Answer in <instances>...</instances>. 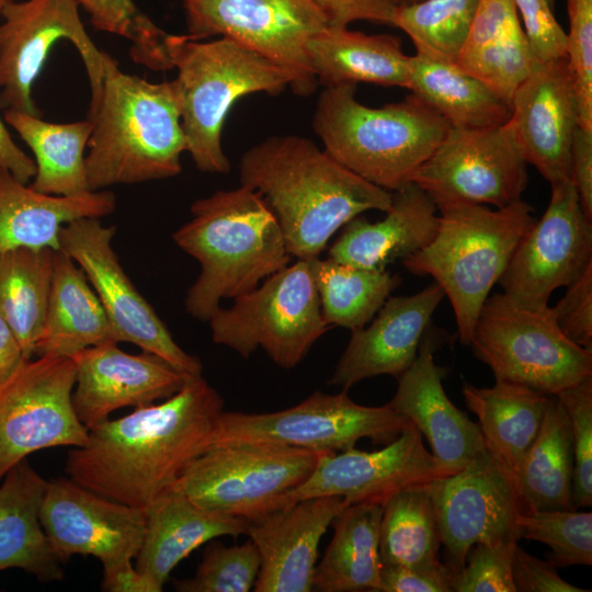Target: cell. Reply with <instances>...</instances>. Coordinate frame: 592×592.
Instances as JSON below:
<instances>
[{
	"instance_id": "14",
	"label": "cell",
	"mask_w": 592,
	"mask_h": 592,
	"mask_svg": "<svg viewBox=\"0 0 592 592\" xmlns=\"http://www.w3.org/2000/svg\"><path fill=\"white\" fill-rule=\"evenodd\" d=\"M75 382L70 357L38 355L0 385V482L36 451L86 443L88 429L72 407Z\"/></svg>"
},
{
	"instance_id": "39",
	"label": "cell",
	"mask_w": 592,
	"mask_h": 592,
	"mask_svg": "<svg viewBox=\"0 0 592 592\" xmlns=\"http://www.w3.org/2000/svg\"><path fill=\"white\" fill-rule=\"evenodd\" d=\"M441 543L428 483L403 489L384 505L379 525L382 563L434 568Z\"/></svg>"
},
{
	"instance_id": "38",
	"label": "cell",
	"mask_w": 592,
	"mask_h": 592,
	"mask_svg": "<svg viewBox=\"0 0 592 592\" xmlns=\"http://www.w3.org/2000/svg\"><path fill=\"white\" fill-rule=\"evenodd\" d=\"M314 277L325 322L351 331L362 329L380 309L400 277L338 262L312 259Z\"/></svg>"
},
{
	"instance_id": "57",
	"label": "cell",
	"mask_w": 592,
	"mask_h": 592,
	"mask_svg": "<svg viewBox=\"0 0 592 592\" xmlns=\"http://www.w3.org/2000/svg\"><path fill=\"white\" fill-rule=\"evenodd\" d=\"M27 358L11 328L0 316V385Z\"/></svg>"
},
{
	"instance_id": "48",
	"label": "cell",
	"mask_w": 592,
	"mask_h": 592,
	"mask_svg": "<svg viewBox=\"0 0 592 592\" xmlns=\"http://www.w3.org/2000/svg\"><path fill=\"white\" fill-rule=\"evenodd\" d=\"M522 30L513 0H479L469 33L455 62L502 42Z\"/></svg>"
},
{
	"instance_id": "11",
	"label": "cell",
	"mask_w": 592,
	"mask_h": 592,
	"mask_svg": "<svg viewBox=\"0 0 592 592\" xmlns=\"http://www.w3.org/2000/svg\"><path fill=\"white\" fill-rule=\"evenodd\" d=\"M410 421L387 403L362 406L346 390L339 394L315 391L298 405L274 412L223 411L213 430L209 447L263 443L329 453L355 447L369 439L388 444Z\"/></svg>"
},
{
	"instance_id": "8",
	"label": "cell",
	"mask_w": 592,
	"mask_h": 592,
	"mask_svg": "<svg viewBox=\"0 0 592 592\" xmlns=\"http://www.w3.org/2000/svg\"><path fill=\"white\" fill-rule=\"evenodd\" d=\"M469 345L496 380L549 396L592 376V351L563 334L549 306H528L504 293L488 296Z\"/></svg>"
},
{
	"instance_id": "29",
	"label": "cell",
	"mask_w": 592,
	"mask_h": 592,
	"mask_svg": "<svg viewBox=\"0 0 592 592\" xmlns=\"http://www.w3.org/2000/svg\"><path fill=\"white\" fill-rule=\"evenodd\" d=\"M307 54L325 88L360 82L409 88L411 56L399 36L327 26L309 39Z\"/></svg>"
},
{
	"instance_id": "37",
	"label": "cell",
	"mask_w": 592,
	"mask_h": 592,
	"mask_svg": "<svg viewBox=\"0 0 592 592\" xmlns=\"http://www.w3.org/2000/svg\"><path fill=\"white\" fill-rule=\"evenodd\" d=\"M55 254L48 248L0 252V316L27 357L35 355L44 325Z\"/></svg>"
},
{
	"instance_id": "53",
	"label": "cell",
	"mask_w": 592,
	"mask_h": 592,
	"mask_svg": "<svg viewBox=\"0 0 592 592\" xmlns=\"http://www.w3.org/2000/svg\"><path fill=\"white\" fill-rule=\"evenodd\" d=\"M325 15L328 26L348 27L355 21L391 25L399 0H311Z\"/></svg>"
},
{
	"instance_id": "30",
	"label": "cell",
	"mask_w": 592,
	"mask_h": 592,
	"mask_svg": "<svg viewBox=\"0 0 592 592\" xmlns=\"http://www.w3.org/2000/svg\"><path fill=\"white\" fill-rule=\"evenodd\" d=\"M118 343L111 321L80 266L56 251L46 314L35 355L71 357L95 345Z\"/></svg>"
},
{
	"instance_id": "34",
	"label": "cell",
	"mask_w": 592,
	"mask_h": 592,
	"mask_svg": "<svg viewBox=\"0 0 592 592\" xmlns=\"http://www.w3.org/2000/svg\"><path fill=\"white\" fill-rule=\"evenodd\" d=\"M409 90L451 127L482 129L505 124L511 105L455 62L415 54L410 57Z\"/></svg>"
},
{
	"instance_id": "13",
	"label": "cell",
	"mask_w": 592,
	"mask_h": 592,
	"mask_svg": "<svg viewBox=\"0 0 592 592\" xmlns=\"http://www.w3.org/2000/svg\"><path fill=\"white\" fill-rule=\"evenodd\" d=\"M183 7L190 37L235 39L284 68L295 94L316 91L307 43L328 24L311 0H184Z\"/></svg>"
},
{
	"instance_id": "45",
	"label": "cell",
	"mask_w": 592,
	"mask_h": 592,
	"mask_svg": "<svg viewBox=\"0 0 592 592\" xmlns=\"http://www.w3.org/2000/svg\"><path fill=\"white\" fill-rule=\"evenodd\" d=\"M563 406L571 424L573 445L574 508L592 504V376L555 395Z\"/></svg>"
},
{
	"instance_id": "51",
	"label": "cell",
	"mask_w": 592,
	"mask_h": 592,
	"mask_svg": "<svg viewBox=\"0 0 592 592\" xmlns=\"http://www.w3.org/2000/svg\"><path fill=\"white\" fill-rule=\"evenodd\" d=\"M452 576L444 562L434 568L382 563L377 592H451Z\"/></svg>"
},
{
	"instance_id": "47",
	"label": "cell",
	"mask_w": 592,
	"mask_h": 592,
	"mask_svg": "<svg viewBox=\"0 0 592 592\" xmlns=\"http://www.w3.org/2000/svg\"><path fill=\"white\" fill-rule=\"evenodd\" d=\"M516 545H474L464 567L452 576V591L516 592L511 572V559Z\"/></svg>"
},
{
	"instance_id": "22",
	"label": "cell",
	"mask_w": 592,
	"mask_h": 592,
	"mask_svg": "<svg viewBox=\"0 0 592 592\" xmlns=\"http://www.w3.org/2000/svg\"><path fill=\"white\" fill-rule=\"evenodd\" d=\"M70 358L76 369L72 407L87 429L106 421L117 409L164 400L191 378L152 353L129 354L117 343L90 346Z\"/></svg>"
},
{
	"instance_id": "23",
	"label": "cell",
	"mask_w": 592,
	"mask_h": 592,
	"mask_svg": "<svg viewBox=\"0 0 592 592\" xmlns=\"http://www.w3.org/2000/svg\"><path fill=\"white\" fill-rule=\"evenodd\" d=\"M349 503L341 497L296 501L249 521L260 556L254 592H310L322 536Z\"/></svg>"
},
{
	"instance_id": "52",
	"label": "cell",
	"mask_w": 592,
	"mask_h": 592,
	"mask_svg": "<svg viewBox=\"0 0 592 592\" xmlns=\"http://www.w3.org/2000/svg\"><path fill=\"white\" fill-rule=\"evenodd\" d=\"M512 580L519 592H588L570 584L557 572L550 561H544L527 554L519 545L511 559Z\"/></svg>"
},
{
	"instance_id": "42",
	"label": "cell",
	"mask_w": 592,
	"mask_h": 592,
	"mask_svg": "<svg viewBox=\"0 0 592 592\" xmlns=\"http://www.w3.org/2000/svg\"><path fill=\"white\" fill-rule=\"evenodd\" d=\"M520 538L549 546V561L557 568L592 563V513L569 510L520 512Z\"/></svg>"
},
{
	"instance_id": "56",
	"label": "cell",
	"mask_w": 592,
	"mask_h": 592,
	"mask_svg": "<svg viewBox=\"0 0 592 592\" xmlns=\"http://www.w3.org/2000/svg\"><path fill=\"white\" fill-rule=\"evenodd\" d=\"M0 171L9 172L27 184L35 175L34 159L27 156L12 139L0 117Z\"/></svg>"
},
{
	"instance_id": "33",
	"label": "cell",
	"mask_w": 592,
	"mask_h": 592,
	"mask_svg": "<svg viewBox=\"0 0 592 592\" xmlns=\"http://www.w3.org/2000/svg\"><path fill=\"white\" fill-rule=\"evenodd\" d=\"M382 513L379 504L355 503L334 517L332 539L315 568L312 591H378Z\"/></svg>"
},
{
	"instance_id": "32",
	"label": "cell",
	"mask_w": 592,
	"mask_h": 592,
	"mask_svg": "<svg viewBox=\"0 0 592 592\" xmlns=\"http://www.w3.org/2000/svg\"><path fill=\"white\" fill-rule=\"evenodd\" d=\"M463 396L479 420L487 449L516 483L550 396L506 380H496L492 387L482 388L465 383Z\"/></svg>"
},
{
	"instance_id": "2",
	"label": "cell",
	"mask_w": 592,
	"mask_h": 592,
	"mask_svg": "<svg viewBox=\"0 0 592 592\" xmlns=\"http://www.w3.org/2000/svg\"><path fill=\"white\" fill-rule=\"evenodd\" d=\"M241 185L273 212L292 258L319 257L330 238L362 213L387 212L391 192L343 167L310 139L271 136L249 148L239 164Z\"/></svg>"
},
{
	"instance_id": "9",
	"label": "cell",
	"mask_w": 592,
	"mask_h": 592,
	"mask_svg": "<svg viewBox=\"0 0 592 592\" xmlns=\"http://www.w3.org/2000/svg\"><path fill=\"white\" fill-rule=\"evenodd\" d=\"M213 342L248 358L258 348L280 367L297 366L328 330L312 260H297L254 289L219 307L208 320Z\"/></svg>"
},
{
	"instance_id": "20",
	"label": "cell",
	"mask_w": 592,
	"mask_h": 592,
	"mask_svg": "<svg viewBox=\"0 0 592 592\" xmlns=\"http://www.w3.org/2000/svg\"><path fill=\"white\" fill-rule=\"evenodd\" d=\"M442 477L423 437L410 422L385 447L321 453L308 478L287 494V505L315 497H341L349 504L384 505L399 491Z\"/></svg>"
},
{
	"instance_id": "55",
	"label": "cell",
	"mask_w": 592,
	"mask_h": 592,
	"mask_svg": "<svg viewBox=\"0 0 592 592\" xmlns=\"http://www.w3.org/2000/svg\"><path fill=\"white\" fill-rule=\"evenodd\" d=\"M101 589L107 592H161L163 587L134 568L130 559H126L103 566Z\"/></svg>"
},
{
	"instance_id": "43",
	"label": "cell",
	"mask_w": 592,
	"mask_h": 592,
	"mask_svg": "<svg viewBox=\"0 0 592 592\" xmlns=\"http://www.w3.org/2000/svg\"><path fill=\"white\" fill-rule=\"evenodd\" d=\"M193 578L177 580L180 592H248L254 587L260 570V556L248 539L241 545L225 546L208 542Z\"/></svg>"
},
{
	"instance_id": "28",
	"label": "cell",
	"mask_w": 592,
	"mask_h": 592,
	"mask_svg": "<svg viewBox=\"0 0 592 592\" xmlns=\"http://www.w3.org/2000/svg\"><path fill=\"white\" fill-rule=\"evenodd\" d=\"M110 191L73 196L41 193L0 171V252L16 249L60 250L61 228L76 219L102 218L115 210Z\"/></svg>"
},
{
	"instance_id": "3",
	"label": "cell",
	"mask_w": 592,
	"mask_h": 592,
	"mask_svg": "<svg viewBox=\"0 0 592 592\" xmlns=\"http://www.w3.org/2000/svg\"><path fill=\"white\" fill-rule=\"evenodd\" d=\"M89 119L93 127L84 168L90 191L181 173L186 139L173 80L150 82L126 73L110 56Z\"/></svg>"
},
{
	"instance_id": "12",
	"label": "cell",
	"mask_w": 592,
	"mask_h": 592,
	"mask_svg": "<svg viewBox=\"0 0 592 592\" xmlns=\"http://www.w3.org/2000/svg\"><path fill=\"white\" fill-rule=\"evenodd\" d=\"M69 41L80 55L98 102L110 55L92 41L75 0H11L0 21V107L39 116L33 86L56 43Z\"/></svg>"
},
{
	"instance_id": "6",
	"label": "cell",
	"mask_w": 592,
	"mask_h": 592,
	"mask_svg": "<svg viewBox=\"0 0 592 592\" xmlns=\"http://www.w3.org/2000/svg\"><path fill=\"white\" fill-rule=\"evenodd\" d=\"M166 47L180 105L186 151L206 173L225 174L230 162L221 147V130L242 96L282 93L291 75L266 57L229 37L213 41L167 34Z\"/></svg>"
},
{
	"instance_id": "44",
	"label": "cell",
	"mask_w": 592,
	"mask_h": 592,
	"mask_svg": "<svg viewBox=\"0 0 592 592\" xmlns=\"http://www.w3.org/2000/svg\"><path fill=\"white\" fill-rule=\"evenodd\" d=\"M455 65L481 80L511 105L515 90L533 71L537 60L522 29Z\"/></svg>"
},
{
	"instance_id": "31",
	"label": "cell",
	"mask_w": 592,
	"mask_h": 592,
	"mask_svg": "<svg viewBox=\"0 0 592 592\" xmlns=\"http://www.w3.org/2000/svg\"><path fill=\"white\" fill-rule=\"evenodd\" d=\"M47 486L27 458L13 466L0 482V571L19 568L49 582L64 578L39 521Z\"/></svg>"
},
{
	"instance_id": "16",
	"label": "cell",
	"mask_w": 592,
	"mask_h": 592,
	"mask_svg": "<svg viewBox=\"0 0 592 592\" xmlns=\"http://www.w3.org/2000/svg\"><path fill=\"white\" fill-rule=\"evenodd\" d=\"M115 229L114 226H104L100 218L72 220L60 230V251L83 271L118 343H133L161 357L186 377L201 376L203 365L200 358L177 344L156 310L125 273L112 247Z\"/></svg>"
},
{
	"instance_id": "24",
	"label": "cell",
	"mask_w": 592,
	"mask_h": 592,
	"mask_svg": "<svg viewBox=\"0 0 592 592\" xmlns=\"http://www.w3.org/2000/svg\"><path fill=\"white\" fill-rule=\"evenodd\" d=\"M434 343L425 330L412 364L398 377L387 403L405 415L428 440L442 477L464 469L487 447L479 424L449 400L444 388L445 369L434 362Z\"/></svg>"
},
{
	"instance_id": "41",
	"label": "cell",
	"mask_w": 592,
	"mask_h": 592,
	"mask_svg": "<svg viewBox=\"0 0 592 592\" xmlns=\"http://www.w3.org/2000/svg\"><path fill=\"white\" fill-rule=\"evenodd\" d=\"M99 31L132 43L133 59L153 70L171 69L167 32L143 13L133 0H75Z\"/></svg>"
},
{
	"instance_id": "18",
	"label": "cell",
	"mask_w": 592,
	"mask_h": 592,
	"mask_svg": "<svg viewBox=\"0 0 592 592\" xmlns=\"http://www.w3.org/2000/svg\"><path fill=\"white\" fill-rule=\"evenodd\" d=\"M550 186L545 213L521 238L498 282L504 294L534 307L548 306L554 291L568 286L592 265V220L573 181Z\"/></svg>"
},
{
	"instance_id": "54",
	"label": "cell",
	"mask_w": 592,
	"mask_h": 592,
	"mask_svg": "<svg viewBox=\"0 0 592 592\" xmlns=\"http://www.w3.org/2000/svg\"><path fill=\"white\" fill-rule=\"evenodd\" d=\"M571 178L582 208L592 220V130L579 125L571 144Z\"/></svg>"
},
{
	"instance_id": "36",
	"label": "cell",
	"mask_w": 592,
	"mask_h": 592,
	"mask_svg": "<svg viewBox=\"0 0 592 592\" xmlns=\"http://www.w3.org/2000/svg\"><path fill=\"white\" fill-rule=\"evenodd\" d=\"M5 122L34 155L31 186L44 194L73 196L90 191L86 179V148L92 122L50 123L27 113L5 111Z\"/></svg>"
},
{
	"instance_id": "40",
	"label": "cell",
	"mask_w": 592,
	"mask_h": 592,
	"mask_svg": "<svg viewBox=\"0 0 592 592\" xmlns=\"http://www.w3.org/2000/svg\"><path fill=\"white\" fill-rule=\"evenodd\" d=\"M479 0H422L398 5L391 25L408 34L417 54L455 62L469 33Z\"/></svg>"
},
{
	"instance_id": "46",
	"label": "cell",
	"mask_w": 592,
	"mask_h": 592,
	"mask_svg": "<svg viewBox=\"0 0 592 592\" xmlns=\"http://www.w3.org/2000/svg\"><path fill=\"white\" fill-rule=\"evenodd\" d=\"M566 57L578 103V125L592 130V0H567Z\"/></svg>"
},
{
	"instance_id": "50",
	"label": "cell",
	"mask_w": 592,
	"mask_h": 592,
	"mask_svg": "<svg viewBox=\"0 0 592 592\" xmlns=\"http://www.w3.org/2000/svg\"><path fill=\"white\" fill-rule=\"evenodd\" d=\"M524 23V33L537 60L566 57L567 33L554 16L546 0H513Z\"/></svg>"
},
{
	"instance_id": "35",
	"label": "cell",
	"mask_w": 592,
	"mask_h": 592,
	"mask_svg": "<svg viewBox=\"0 0 592 592\" xmlns=\"http://www.w3.org/2000/svg\"><path fill=\"white\" fill-rule=\"evenodd\" d=\"M573 469L570 420L561 402L551 395L516 479L522 512L576 509Z\"/></svg>"
},
{
	"instance_id": "19",
	"label": "cell",
	"mask_w": 592,
	"mask_h": 592,
	"mask_svg": "<svg viewBox=\"0 0 592 592\" xmlns=\"http://www.w3.org/2000/svg\"><path fill=\"white\" fill-rule=\"evenodd\" d=\"M39 521L60 562L94 556L102 566L136 558L146 512L102 497L70 478L47 481Z\"/></svg>"
},
{
	"instance_id": "59",
	"label": "cell",
	"mask_w": 592,
	"mask_h": 592,
	"mask_svg": "<svg viewBox=\"0 0 592 592\" xmlns=\"http://www.w3.org/2000/svg\"><path fill=\"white\" fill-rule=\"evenodd\" d=\"M399 1H400V5H405V4H413L422 0H399Z\"/></svg>"
},
{
	"instance_id": "21",
	"label": "cell",
	"mask_w": 592,
	"mask_h": 592,
	"mask_svg": "<svg viewBox=\"0 0 592 592\" xmlns=\"http://www.w3.org/2000/svg\"><path fill=\"white\" fill-rule=\"evenodd\" d=\"M508 121L520 152L550 183L571 178L578 103L567 57L537 62L517 87Z\"/></svg>"
},
{
	"instance_id": "58",
	"label": "cell",
	"mask_w": 592,
	"mask_h": 592,
	"mask_svg": "<svg viewBox=\"0 0 592 592\" xmlns=\"http://www.w3.org/2000/svg\"><path fill=\"white\" fill-rule=\"evenodd\" d=\"M10 1H11V0H0V21H1V16H2L3 9L5 8V5H7Z\"/></svg>"
},
{
	"instance_id": "26",
	"label": "cell",
	"mask_w": 592,
	"mask_h": 592,
	"mask_svg": "<svg viewBox=\"0 0 592 592\" xmlns=\"http://www.w3.org/2000/svg\"><path fill=\"white\" fill-rule=\"evenodd\" d=\"M386 216L372 223L356 216L343 226L328 258L368 270L384 271L398 259L421 250L439 227L437 206L414 182L391 192Z\"/></svg>"
},
{
	"instance_id": "4",
	"label": "cell",
	"mask_w": 592,
	"mask_h": 592,
	"mask_svg": "<svg viewBox=\"0 0 592 592\" xmlns=\"http://www.w3.org/2000/svg\"><path fill=\"white\" fill-rule=\"evenodd\" d=\"M191 214L172 239L201 265L185 297L196 319L208 321L221 299L254 289L292 259L276 217L250 187L216 191L195 201Z\"/></svg>"
},
{
	"instance_id": "5",
	"label": "cell",
	"mask_w": 592,
	"mask_h": 592,
	"mask_svg": "<svg viewBox=\"0 0 592 592\" xmlns=\"http://www.w3.org/2000/svg\"><path fill=\"white\" fill-rule=\"evenodd\" d=\"M356 84L325 88L312 115L323 149L366 181L394 192L412 182L449 124L413 93L382 107L355 99Z\"/></svg>"
},
{
	"instance_id": "15",
	"label": "cell",
	"mask_w": 592,
	"mask_h": 592,
	"mask_svg": "<svg viewBox=\"0 0 592 592\" xmlns=\"http://www.w3.org/2000/svg\"><path fill=\"white\" fill-rule=\"evenodd\" d=\"M436 204H489L496 208L522 200L527 163L513 130L503 125L482 129L451 127L412 178Z\"/></svg>"
},
{
	"instance_id": "7",
	"label": "cell",
	"mask_w": 592,
	"mask_h": 592,
	"mask_svg": "<svg viewBox=\"0 0 592 592\" xmlns=\"http://www.w3.org/2000/svg\"><path fill=\"white\" fill-rule=\"evenodd\" d=\"M437 210L434 238L405 258L402 265L410 273L432 276L442 287L453 307L459 340L469 345L483 303L536 218L533 207L522 200L496 209L447 204Z\"/></svg>"
},
{
	"instance_id": "25",
	"label": "cell",
	"mask_w": 592,
	"mask_h": 592,
	"mask_svg": "<svg viewBox=\"0 0 592 592\" xmlns=\"http://www.w3.org/2000/svg\"><path fill=\"white\" fill-rule=\"evenodd\" d=\"M432 282L408 296H389L367 328L352 331L329 384L349 390L379 375L399 377L414 361L432 315L444 298Z\"/></svg>"
},
{
	"instance_id": "1",
	"label": "cell",
	"mask_w": 592,
	"mask_h": 592,
	"mask_svg": "<svg viewBox=\"0 0 592 592\" xmlns=\"http://www.w3.org/2000/svg\"><path fill=\"white\" fill-rule=\"evenodd\" d=\"M224 400L203 377L159 403L88 429L65 464L69 478L107 499L146 510L204 453Z\"/></svg>"
},
{
	"instance_id": "10",
	"label": "cell",
	"mask_w": 592,
	"mask_h": 592,
	"mask_svg": "<svg viewBox=\"0 0 592 592\" xmlns=\"http://www.w3.org/2000/svg\"><path fill=\"white\" fill-rule=\"evenodd\" d=\"M321 452L239 443L207 448L170 489L200 506L248 521L287 505V494L314 470Z\"/></svg>"
},
{
	"instance_id": "49",
	"label": "cell",
	"mask_w": 592,
	"mask_h": 592,
	"mask_svg": "<svg viewBox=\"0 0 592 592\" xmlns=\"http://www.w3.org/2000/svg\"><path fill=\"white\" fill-rule=\"evenodd\" d=\"M563 297L550 307L563 334L592 351V265L570 283Z\"/></svg>"
},
{
	"instance_id": "27",
	"label": "cell",
	"mask_w": 592,
	"mask_h": 592,
	"mask_svg": "<svg viewBox=\"0 0 592 592\" xmlns=\"http://www.w3.org/2000/svg\"><path fill=\"white\" fill-rule=\"evenodd\" d=\"M146 531L136 569L159 585L194 549L220 536L246 535L249 521L200 506L170 488L145 510Z\"/></svg>"
},
{
	"instance_id": "17",
	"label": "cell",
	"mask_w": 592,
	"mask_h": 592,
	"mask_svg": "<svg viewBox=\"0 0 592 592\" xmlns=\"http://www.w3.org/2000/svg\"><path fill=\"white\" fill-rule=\"evenodd\" d=\"M428 489L445 549L444 563L453 573L464 567L478 543L517 544L516 520L522 512L517 490L488 449L458 473L432 480Z\"/></svg>"
},
{
	"instance_id": "60",
	"label": "cell",
	"mask_w": 592,
	"mask_h": 592,
	"mask_svg": "<svg viewBox=\"0 0 592 592\" xmlns=\"http://www.w3.org/2000/svg\"><path fill=\"white\" fill-rule=\"evenodd\" d=\"M548 2V4L554 8V3H555V0H546Z\"/></svg>"
}]
</instances>
